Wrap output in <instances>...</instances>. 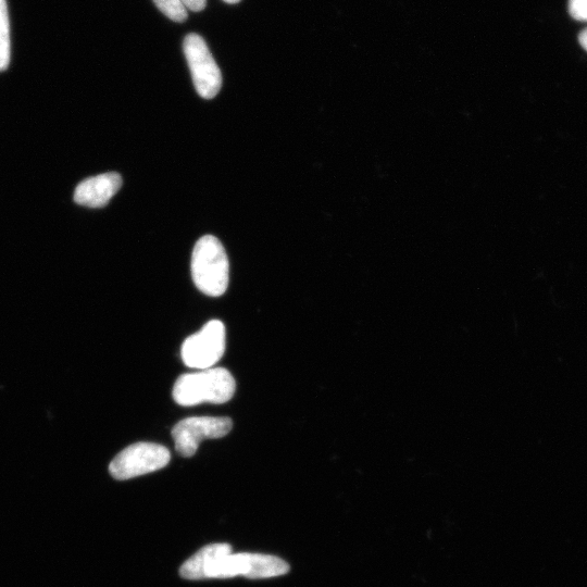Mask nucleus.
Wrapping results in <instances>:
<instances>
[{
  "instance_id": "7ed1b4c3",
  "label": "nucleus",
  "mask_w": 587,
  "mask_h": 587,
  "mask_svg": "<svg viewBox=\"0 0 587 587\" xmlns=\"http://www.w3.org/2000/svg\"><path fill=\"white\" fill-rule=\"evenodd\" d=\"M170 459L171 454L166 447L139 441L117 453L109 465V472L115 479H129L163 469Z\"/></svg>"
},
{
  "instance_id": "0eeeda50",
  "label": "nucleus",
  "mask_w": 587,
  "mask_h": 587,
  "mask_svg": "<svg viewBox=\"0 0 587 587\" xmlns=\"http://www.w3.org/2000/svg\"><path fill=\"white\" fill-rule=\"evenodd\" d=\"M122 183V176L116 172L89 177L77 185L74 201L88 208L105 207L120 190Z\"/></svg>"
},
{
  "instance_id": "9d476101",
  "label": "nucleus",
  "mask_w": 587,
  "mask_h": 587,
  "mask_svg": "<svg viewBox=\"0 0 587 587\" xmlns=\"http://www.w3.org/2000/svg\"><path fill=\"white\" fill-rule=\"evenodd\" d=\"M153 2L170 20L177 23L187 20V11L180 0H153Z\"/></svg>"
},
{
  "instance_id": "f03ea898",
  "label": "nucleus",
  "mask_w": 587,
  "mask_h": 587,
  "mask_svg": "<svg viewBox=\"0 0 587 587\" xmlns=\"http://www.w3.org/2000/svg\"><path fill=\"white\" fill-rule=\"evenodd\" d=\"M191 275L196 287L210 297L222 296L228 286V259L221 241L201 237L191 255Z\"/></svg>"
},
{
  "instance_id": "20e7f679",
  "label": "nucleus",
  "mask_w": 587,
  "mask_h": 587,
  "mask_svg": "<svg viewBox=\"0 0 587 587\" xmlns=\"http://www.w3.org/2000/svg\"><path fill=\"white\" fill-rule=\"evenodd\" d=\"M226 346L225 326L218 320H211L182 345L180 355L186 366L210 369L224 354Z\"/></svg>"
},
{
  "instance_id": "4468645a",
  "label": "nucleus",
  "mask_w": 587,
  "mask_h": 587,
  "mask_svg": "<svg viewBox=\"0 0 587 587\" xmlns=\"http://www.w3.org/2000/svg\"><path fill=\"white\" fill-rule=\"evenodd\" d=\"M223 1L229 4H235V3H238L240 0H223Z\"/></svg>"
},
{
  "instance_id": "6e6552de",
  "label": "nucleus",
  "mask_w": 587,
  "mask_h": 587,
  "mask_svg": "<svg viewBox=\"0 0 587 587\" xmlns=\"http://www.w3.org/2000/svg\"><path fill=\"white\" fill-rule=\"evenodd\" d=\"M230 551L232 547L226 542H213L207 545L186 560L179 569V574L187 579H203L205 578L207 569L213 559L222 553Z\"/></svg>"
},
{
  "instance_id": "423d86ee",
  "label": "nucleus",
  "mask_w": 587,
  "mask_h": 587,
  "mask_svg": "<svg viewBox=\"0 0 587 587\" xmlns=\"http://www.w3.org/2000/svg\"><path fill=\"white\" fill-rule=\"evenodd\" d=\"M233 427L226 416H191L179 421L172 429L176 451L185 458L192 457L200 442L207 438H221Z\"/></svg>"
},
{
  "instance_id": "9b49d317",
  "label": "nucleus",
  "mask_w": 587,
  "mask_h": 587,
  "mask_svg": "<svg viewBox=\"0 0 587 587\" xmlns=\"http://www.w3.org/2000/svg\"><path fill=\"white\" fill-rule=\"evenodd\" d=\"M567 10L574 20L587 22V0H569Z\"/></svg>"
},
{
  "instance_id": "f8f14e48",
  "label": "nucleus",
  "mask_w": 587,
  "mask_h": 587,
  "mask_svg": "<svg viewBox=\"0 0 587 587\" xmlns=\"http://www.w3.org/2000/svg\"><path fill=\"white\" fill-rule=\"evenodd\" d=\"M182 3L192 12L202 11L205 8L207 0H180Z\"/></svg>"
},
{
  "instance_id": "ddd939ff",
  "label": "nucleus",
  "mask_w": 587,
  "mask_h": 587,
  "mask_svg": "<svg viewBox=\"0 0 587 587\" xmlns=\"http://www.w3.org/2000/svg\"><path fill=\"white\" fill-rule=\"evenodd\" d=\"M580 46L587 51V28L583 29L578 35Z\"/></svg>"
},
{
  "instance_id": "39448f33",
  "label": "nucleus",
  "mask_w": 587,
  "mask_h": 587,
  "mask_svg": "<svg viewBox=\"0 0 587 587\" xmlns=\"http://www.w3.org/2000/svg\"><path fill=\"white\" fill-rule=\"evenodd\" d=\"M183 49L197 92L204 99L214 98L222 86V74L204 39L189 33L184 38Z\"/></svg>"
},
{
  "instance_id": "1a4fd4ad",
  "label": "nucleus",
  "mask_w": 587,
  "mask_h": 587,
  "mask_svg": "<svg viewBox=\"0 0 587 587\" xmlns=\"http://www.w3.org/2000/svg\"><path fill=\"white\" fill-rule=\"evenodd\" d=\"M10 63V27L7 1L0 0V72Z\"/></svg>"
},
{
  "instance_id": "f257e3e1",
  "label": "nucleus",
  "mask_w": 587,
  "mask_h": 587,
  "mask_svg": "<svg viewBox=\"0 0 587 587\" xmlns=\"http://www.w3.org/2000/svg\"><path fill=\"white\" fill-rule=\"evenodd\" d=\"M235 390L236 382L228 370L210 367L180 375L172 395L179 405L189 407L202 402L225 403L232 399Z\"/></svg>"
}]
</instances>
